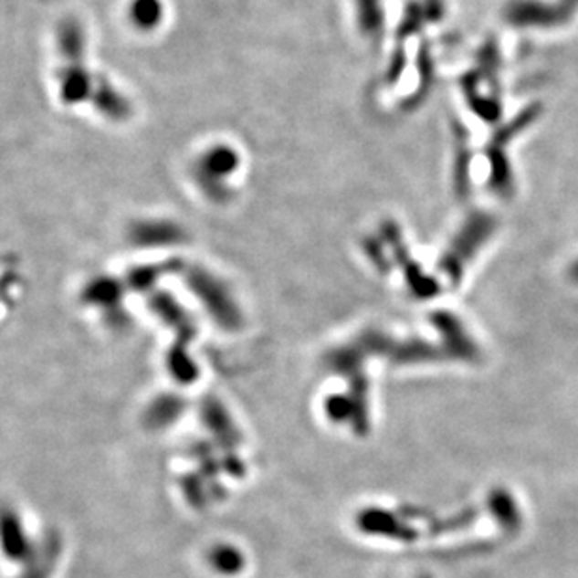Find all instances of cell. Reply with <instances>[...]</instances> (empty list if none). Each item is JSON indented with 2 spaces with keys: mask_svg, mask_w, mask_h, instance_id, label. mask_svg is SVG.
Masks as SVG:
<instances>
[{
  "mask_svg": "<svg viewBox=\"0 0 578 578\" xmlns=\"http://www.w3.org/2000/svg\"><path fill=\"white\" fill-rule=\"evenodd\" d=\"M185 410V401L174 394H162L156 399H152L142 414V421L146 429L160 431L171 427L174 421L180 419V415Z\"/></svg>",
  "mask_w": 578,
  "mask_h": 578,
  "instance_id": "cell-3",
  "label": "cell"
},
{
  "mask_svg": "<svg viewBox=\"0 0 578 578\" xmlns=\"http://www.w3.org/2000/svg\"><path fill=\"white\" fill-rule=\"evenodd\" d=\"M0 552L12 563H26L34 552L23 517L10 504H0Z\"/></svg>",
  "mask_w": 578,
  "mask_h": 578,
  "instance_id": "cell-1",
  "label": "cell"
},
{
  "mask_svg": "<svg viewBox=\"0 0 578 578\" xmlns=\"http://www.w3.org/2000/svg\"><path fill=\"white\" fill-rule=\"evenodd\" d=\"M206 565L219 576L233 578L244 573L247 558L240 547L235 543H215L206 551Z\"/></svg>",
  "mask_w": 578,
  "mask_h": 578,
  "instance_id": "cell-4",
  "label": "cell"
},
{
  "mask_svg": "<svg viewBox=\"0 0 578 578\" xmlns=\"http://www.w3.org/2000/svg\"><path fill=\"white\" fill-rule=\"evenodd\" d=\"M201 419L203 426L210 431V435L226 449H235L238 446L242 438L240 429L236 427L233 415L228 414L223 403H219L214 397H206L201 406Z\"/></svg>",
  "mask_w": 578,
  "mask_h": 578,
  "instance_id": "cell-2",
  "label": "cell"
},
{
  "mask_svg": "<svg viewBox=\"0 0 578 578\" xmlns=\"http://www.w3.org/2000/svg\"><path fill=\"white\" fill-rule=\"evenodd\" d=\"M169 371L173 374V378L180 384H191L199 378V369L197 365L193 363L191 360H187L185 354L178 352L173 354L169 360Z\"/></svg>",
  "mask_w": 578,
  "mask_h": 578,
  "instance_id": "cell-5",
  "label": "cell"
},
{
  "mask_svg": "<svg viewBox=\"0 0 578 578\" xmlns=\"http://www.w3.org/2000/svg\"><path fill=\"white\" fill-rule=\"evenodd\" d=\"M324 408H326V414L331 421H344V419H349V415L352 414L354 405L351 399H346L342 395H331L326 399Z\"/></svg>",
  "mask_w": 578,
  "mask_h": 578,
  "instance_id": "cell-6",
  "label": "cell"
}]
</instances>
